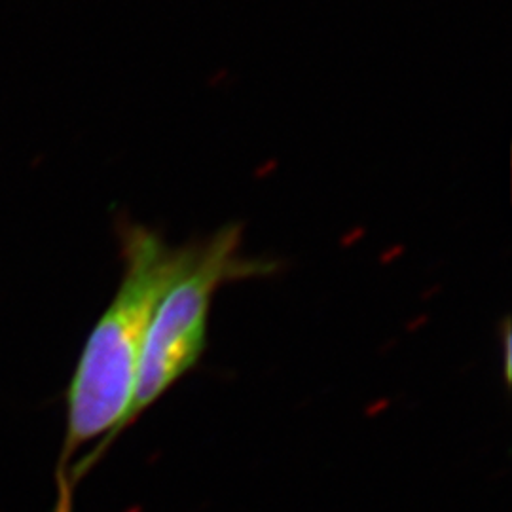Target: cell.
<instances>
[{
  "instance_id": "cell-1",
  "label": "cell",
  "mask_w": 512,
  "mask_h": 512,
  "mask_svg": "<svg viewBox=\"0 0 512 512\" xmlns=\"http://www.w3.org/2000/svg\"><path fill=\"white\" fill-rule=\"evenodd\" d=\"M124 274L93 325L67 391V425L55 469L54 512H71L74 492L122 435L150 319L175 279L194 262L200 241L171 247L143 224L120 222Z\"/></svg>"
},
{
  "instance_id": "cell-2",
  "label": "cell",
  "mask_w": 512,
  "mask_h": 512,
  "mask_svg": "<svg viewBox=\"0 0 512 512\" xmlns=\"http://www.w3.org/2000/svg\"><path fill=\"white\" fill-rule=\"evenodd\" d=\"M243 226L226 224L200 241L194 262L175 279L150 319L137 384L122 433L200 363L207 348L209 311L220 287L268 277L279 264L241 253Z\"/></svg>"
}]
</instances>
